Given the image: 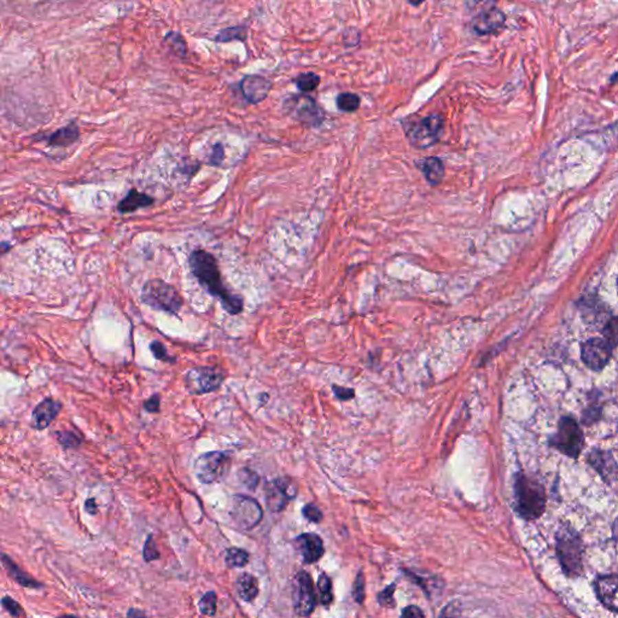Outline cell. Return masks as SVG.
<instances>
[{"label": "cell", "mask_w": 618, "mask_h": 618, "mask_svg": "<svg viewBox=\"0 0 618 618\" xmlns=\"http://www.w3.org/2000/svg\"><path fill=\"white\" fill-rule=\"evenodd\" d=\"M1 563L4 565V568L8 571L9 576L15 581L16 584H19L22 587H25V588L38 589L43 587L41 584H39L38 581H35L32 576L25 574V571L21 569L20 566L10 557H8L5 553L1 554Z\"/></svg>", "instance_id": "44dd1931"}, {"label": "cell", "mask_w": 618, "mask_h": 618, "mask_svg": "<svg viewBox=\"0 0 618 618\" xmlns=\"http://www.w3.org/2000/svg\"><path fill=\"white\" fill-rule=\"evenodd\" d=\"M516 509L525 518L531 520L539 518L546 506V494L542 485L530 476L520 474L514 485Z\"/></svg>", "instance_id": "7a4b0ae2"}, {"label": "cell", "mask_w": 618, "mask_h": 618, "mask_svg": "<svg viewBox=\"0 0 618 618\" xmlns=\"http://www.w3.org/2000/svg\"><path fill=\"white\" fill-rule=\"evenodd\" d=\"M318 589L320 594V602L322 605H330L333 599L332 594V582L331 579L327 574H322L318 580Z\"/></svg>", "instance_id": "4dcf8cb0"}, {"label": "cell", "mask_w": 618, "mask_h": 618, "mask_svg": "<svg viewBox=\"0 0 618 618\" xmlns=\"http://www.w3.org/2000/svg\"><path fill=\"white\" fill-rule=\"evenodd\" d=\"M617 289H618V280H617Z\"/></svg>", "instance_id": "681fc988"}, {"label": "cell", "mask_w": 618, "mask_h": 618, "mask_svg": "<svg viewBox=\"0 0 618 618\" xmlns=\"http://www.w3.org/2000/svg\"><path fill=\"white\" fill-rule=\"evenodd\" d=\"M557 551L563 570L569 576H577L582 570V544L579 535L570 528L559 530Z\"/></svg>", "instance_id": "8992f818"}, {"label": "cell", "mask_w": 618, "mask_h": 618, "mask_svg": "<svg viewBox=\"0 0 618 618\" xmlns=\"http://www.w3.org/2000/svg\"><path fill=\"white\" fill-rule=\"evenodd\" d=\"M143 558L146 563H150V562L159 558V549L156 547V542L153 540V535H148V540L145 541L143 549Z\"/></svg>", "instance_id": "8d00e7d4"}, {"label": "cell", "mask_w": 618, "mask_h": 618, "mask_svg": "<svg viewBox=\"0 0 618 618\" xmlns=\"http://www.w3.org/2000/svg\"><path fill=\"white\" fill-rule=\"evenodd\" d=\"M604 340L613 348L618 346V317L613 318L604 327Z\"/></svg>", "instance_id": "d6a6232c"}, {"label": "cell", "mask_w": 618, "mask_h": 618, "mask_svg": "<svg viewBox=\"0 0 618 618\" xmlns=\"http://www.w3.org/2000/svg\"><path fill=\"white\" fill-rule=\"evenodd\" d=\"M85 509H86V512L89 514H97V511H98V507H97V504H96V500L93 498H89V499L86 500V503H85Z\"/></svg>", "instance_id": "bcb514c9"}, {"label": "cell", "mask_w": 618, "mask_h": 618, "mask_svg": "<svg viewBox=\"0 0 618 618\" xmlns=\"http://www.w3.org/2000/svg\"><path fill=\"white\" fill-rule=\"evenodd\" d=\"M1 606L5 610L6 613H10V616H12V617L25 616L23 608L16 602L15 599H12L11 597L5 595L4 598L1 599Z\"/></svg>", "instance_id": "74e56055"}, {"label": "cell", "mask_w": 618, "mask_h": 618, "mask_svg": "<svg viewBox=\"0 0 618 618\" xmlns=\"http://www.w3.org/2000/svg\"><path fill=\"white\" fill-rule=\"evenodd\" d=\"M272 86V81L261 75H247L239 84L243 97L249 104H258L267 98Z\"/></svg>", "instance_id": "4fadbf2b"}, {"label": "cell", "mask_w": 618, "mask_h": 618, "mask_svg": "<svg viewBox=\"0 0 618 618\" xmlns=\"http://www.w3.org/2000/svg\"><path fill=\"white\" fill-rule=\"evenodd\" d=\"M231 467V455L228 452H209L198 456L193 464V474L203 485H213L225 480Z\"/></svg>", "instance_id": "5b68a950"}, {"label": "cell", "mask_w": 618, "mask_h": 618, "mask_svg": "<svg viewBox=\"0 0 618 618\" xmlns=\"http://www.w3.org/2000/svg\"><path fill=\"white\" fill-rule=\"evenodd\" d=\"M402 616L404 617H426V613H423V610L416 605H410V606L404 608Z\"/></svg>", "instance_id": "f6af8a7d"}, {"label": "cell", "mask_w": 618, "mask_h": 618, "mask_svg": "<svg viewBox=\"0 0 618 618\" xmlns=\"http://www.w3.org/2000/svg\"><path fill=\"white\" fill-rule=\"evenodd\" d=\"M62 410V404L60 401L54 399H44L35 406L34 410L32 413L30 426L35 430H44L47 426L55 421L58 413Z\"/></svg>", "instance_id": "5bb4252c"}, {"label": "cell", "mask_w": 618, "mask_h": 618, "mask_svg": "<svg viewBox=\"0 0 618 618\" xmlns=\"http://www.w3.org/2000/svg\"><path fill=\"white\" fill-rule=\"evenodd\" d=\"M294 82L296 84L298 89H301L302 92H312L320 85V78H319V75L309 71V73L297 75L296 78L294 79Z\"/></svg>", "instance_id": "f1b7e54d"}, {"label": "cell", "mask_w": 618, "mask_h": 618, "mask_svg": "<svg viewBox=\"0 0 618 618\" xmlns=\"http://www.w3.org/2000/svg\"><path fill=\"white\" fill-rule=\"evenodd\" d=\"M217 604H218V595L213 591H209L199 600L198 608L201 613L206 616H214L217 613Z\"/></svg>", "instance_id": "f546056e"}, {"label": "cell", "mask_w": 618, "mask_h": 618, "mask_svg": "<svg viewBox=\"0 0 618 618\" xmlns=\"http://www.w3.org/2000/svg\"><path fill=\"white\" fill-rule=\"evenodd\" d=\"M225 563L228 568H244L249 563V553L245 549L231 547L226 549Z\"/></svg>", "instance_id": "4316f807"}, {"label": "cell", "mask_w": 618, "mask_h": 618, "mask_svg": "<svg viewBox=\"0 0 618 618\" xmlns=\"http://www.w3.org/2000/svg\"><path fill=\"white\" fill-rule=\"evenodd\" d=\"M337 107L338 109L344 113H353L360 108L362 99L355 93L351 92H343L337 96Z\"/></svg>", "instance_id": "83f0119b"}, {"label": "cell", "mask_w": 618, "mask_h": 618, "mask_svg": "<svg viewBox=\"0 0 618 618\" xmlns=\"http://www.w3.org/2000/svg\"><path fill=\"white\" fill-rule=\"evenodd\" d=\"M263 509L256 500L245 495H234L230 509V517L239 529H254L263 520Z\"/></svg>", "instance_id": "9c48e42d"}, {"label": "cell", "mask_w": 618, "mask_h": 618, "mask_svg": "<svg viewBox=\"0 0 618 618\" xmlns=\"http://www.w3.org/2000/svg\"><path fill=\"white\" fill-rule=\"evenodd\" d=\"M316 606V593L312 577L300 571L294 581V608L297 615L309 616Z\"/></svg>", "instance_id": "30bf717a"}, {"label": "cell", "mask_w": 618, "mask_h": 618, "mask_svg": "<svg viewBox=\"0 0 618 618\" xmlns=\"http://www.w3.org/2000/svg\"><path fill=\"white\" fill-rule=\"evenodd\" d=\"M164 44L168 47L174 56L179 58H185L188 56V46L186 40L179 32H168L164 35Z\"/></svg>", "instance_id": "cb8c5ba5"}, {"label": "cell", "mask_w": 618, "mask_h": 618, "mask_svg": "<svg viewBox=\"0 0 618 618\" xmlns=\"http://www.w3.org/2000/svg\"><path fill=\"white\" fill-rule=\"evenodd\" d=\"M297 552L300 553L303 562L312 564L318 562L324 554V544L317 534H302L295 540Z\"/></svg>", "instance_id": "2e32d148"}, {"label": "cell", "mask_w": 618, "mask_h": 618, "mask_svg": "<svg viewBox=\"0 0 618 618\" xmlns=\"http://www.w3.org/2000/svg\"><path fill=\"white\" fill-rule=\"evenodd\" d=\"M302 512H303V516L306 517L307 520L314 522V523H319L322 520V511L318 509L316 505H306L302 509Z\"/></svg>", "instance_id": "b9f144b4"}, {"label": "cell", "mask_w": 618, "mask_h": 618, "mask_svg": "<svg viewBox=\"0 0 618 618\" xmlns=\"http://www.w3.org/2000/svg\"><path fill=\"white\" fill-rule=\"evenodd\" d=\"M225 159V148L221 143H215L212 148V153L209 156L208 164L214 167H220Z\"/></svg>", "instance_id": "60d3db41"}, {"label": "cell", "mask_w": 618, "mask_h": 618, "mask_svg": "<svg viewBox=\"0 0 618 618\" xmlns=\"http://www.w3.org/2000/svg\"><path fill=\"white\" fill-rule=\"evenodd\" d=\"M589 461H591L592 466H594L597 471H599V474L603 476L604 480L610 482V481H613L616 478L617 465H616V463H615V460L613 459V456L610 455V453L594 452L593 454L591 455Z\"/></svg>", "instance_id": "7402d4cb"}, {"label": "cell", "mask_w": 618, "mask_h": 618, "mask_svg": "<svg viewBox=\"0 0 618 618\" xmlns=\"http://www.w3.org/2000/svg\"><path fill=\"white\" fill-rule=\"evenodd\" d=\"M445 119L441 114H431L417 121L404 122V129L410 143L418 148H430L441 138Z\"/></svg>", "instance_id": "277c9868"}, {"label": "cell", "mask_w": 618, "mask_h": 618, "mask_svg": "<svg viewBox=\"0 0 618 618\" xmlns=\"http://www.w3.org/2000/svg\"><path fill=\"white\" fill-rule=\"evenodd\" d=\"M549 443L571 458H577L584 445V435L580 426L569 417H564L559 421L558 430Z\"/></svg>", "instance_id": "ba28073f"}, {"label": "cell", "mask_w": 618, "mask_h": 618, "mask_svg": "<svg viewBox=\"0 0 618 618\" xmlns=\"http://www.w3.org/2000/svg\"><path fill=\"white\" fill-rule=\"evenodd\" d=\"M159 406H161V397L159 394H155L144 402V410L148 413H159Z\"/></svg>", "instance_id": "7bdbcfd3"}, {"label": "cell", "mask_w": 618, "mask_h": 618, "mask_svg": "<svg viewBox=\"0 0 618 618\" xmlns=\"http://www.w3.org/2000/svg\"><path fill=\"white\" fill-rule=\"evenodd\" d=\"M153 202L155 199L151 196L140 192L137 188H131L118 204V212L121 214L133 213L138 209L148 208L153 206Z\"/></svg>", "instance_id": "ac0fdd59"}, {"label": "cell", "mask_w": 618, "mask_h": 618, "mask_svg": "<svg viewBox=\"0 0 618 618\" xmlns=\"http://www.w3.org/2000/svg\"><path fill=\"white\" fill-rule=\"evenodd\" d=\"M80 138V129L75 122L67 124L65 127L55 131L54 133L46 137L47 145L51 148H68L76 143Z\"/></svg>", "instance_id": "ffe728a7"}, {"label": "cell", "mask_w": 618, "mask_h": 618, "mask_svg": "<svg viewBox=\"0 0 618 618\" xmlns=\"http://www.w3.org/2000/svg\"><path fill=\"white\" fill-rule=\"evenodd\" d=\"M287 108L295 119L308 126H319L325 118L317 102L308 96H294L287 100Z\"/></svg>", "instance_id": "8fae6325"}, {"label": "cell", "mask_w": 618, "mask_h": 618, "mask_svg": "<svg viewBox=\"0 0 618 618\" xmlns=\"http://www.w3.org/2000/svg\"><path fill=\"white\" fill-rule=\"evenodd\" d=\"M412 6H419L426 1V0H407Z\"/></svg>", "instance_id": "7dc6e473"}, {"label": "cell", "mask_w": 618, "mask_h": 618, "mask_svg": "<svg viewBox=\"0 0 618 618\" xmlns=\"http://www.w3.org/2000/svg\"><path fill=\"white\" fill-rule=\"evenodd\" d=\"M266 500H267L268 509L273 512H280L287 507V503L290 501V499L278 488L274 482L268 485Z\"/></svg>", "instance_id": "d4e9b609"}, {"label": "cell", "mask_w": 618, "mask_h": 618, "mask_svg": "<svg viewBox=\"0 0 618 618\" xmlns=\"http://www.w3.org/2000/svg\"><path fill=\"white\" fill-rule=\"evenodd\" d=\"M279 489L282 490L284 494L287 495L289 499L292 500L297 495V485L294 481L287 478V477H280L277 480L273 481Z\"/></svg>", "instance_id": "d590c367"}, {"label": "cell", "mask_w": 618, "mask_h": 618, "mask_svg": "<svg viewBox=\"0 0 618 618\" xmlns=\"http://www.w3.org/2000/svg\"><path fill=\"white\" fill-rule=\"evenodd\" d=\"M142 301L156 311L178 316L183 308L184 300L170 284L153 278L144 284Z\"/></svg>", "instance_id": "3957f363"}, {"label": "cell", "mask_w": 618, "mask_h": 618, "mask_svg": "<svg viewBox=\"0 0 618 618\" xmlns=\"http://www.w3.org/2000/svg\"><path fill=\"white\" fill-rule=\"evenodd\" d=\"M56 439L65 448H76L82 443V437L74 431L65 430L55 432Z\"/></svg>", "instance_id": "1f68e13d"}, {"label": "cell", "mask_w": 618, "mask_h": 618, "mask_svg": "<svg viewBox=\"0 0 618 618\" xmlns=\"http://www.w3.org/2000/svg\"><path fill=\"white\" fill-rule=\"evenodd\" d=\"M595 589L600 602L606 608L618 613V576L604 575L597 579Z\"/></svg>", "instance_id": "e0dca14e"}, {"label": "cell", "mask_w": 618, "mask_h": 618, "mask_svg": "<svg viewBox=\"0 0 618 618\" xmlns=\"http://www.w3.org/2000/svg\"><path fill=\"white\" fill-rule=\"evenodd\" d=\"M247 36V28L245 25H234L220 30L219 34L214 38L215 43H231L234 40L245 41Z\"/></svg>", "instance_id": "484cf974"}, {"label": "cell", "mask_w": 618, "mask_h": 618, "mask_svg": "<svg viewBox=\"0 0 618 618\" xmlns=\"http://www.w3.org/2000/svg\"><path fill=\"white\" fill-rule=\"evenodd\" d=\"M226 378L221 368L212 366L193 367L185 375L186 390L192 395H203L218 390Z\"/></svg>", "instance_id": "52a82bcc"}, {"label": "cell", "mask_w": 618, "mask_h": 618, "mask_svg": "<svg viewBox=\"0 0 618 618\" xmlns=\"http://www.w3.org/2000/svg\"><path fill=\"white\" fill-rule=\"evenodd\" d=\"M236 591L238 597L242 599L243 602L250 603L258 594V581L255 576L244 573L238 576L236 581Z\"/></svg>", "instance_id": "603a6c76"}, {"label": "cell", "mask_w": 618, "mask_h": 618, "mask_svg": "<svg viewBox=\"0 0 618 618\" xmlns=\"http://www.w3.org/2000/svg\"><path fill=\"white\" fill-rule=\"evenodd\" d=\"M190 268L198 283L202 285L212 296L217 297L221 302L223 309L230 316H238L244 309L243 297L230 291L221 280V272L219 263L213 254L196 249L188 257Z\"/></svg>", "instance_id": "6da1fadb"}, {"label": "cell", "mask_w": 618, "mask_h": 618, "mask_svg": "<svg viewBox=\"0 0 618 618\" xmlns=\"http://www.w3.org/2000/svg\"><path fill=\"white\" fill-rule=\"evenodd\" d=\"M613 349L605 340L592 338L582 346V360L589 368L599 371L608 365Z\"/></svg>", "instance_id": "7c38bea8"}, {"label": "cell", "mask_w": 618, "mask_h": 618, "mask_svg": "<svg viewBox=\"0 0 618 618\" xmlns=\"http://www.w3.org/2000/svg\"><path fill=\"white\" fill-rule=\"evenodd\" d=\"M150 351L153 353V356L159 360V362H170L173 364L175 362L173 356H170L167 351V348L159 341H153L150 344Z\"/></svg>", "instance_id": "e575fe53"}, {"label": "cell", "mask_w": 618, "mask_h": 618, "mask_svg": "<svg viewBox=\"0 0 618 618\" xmlns=\"http://www.w3.org/2000/svg\"><path fill=\"white\" fill-rule=\"evenodd\" d=\"M332 390L335 393V395L340 400L346 401L351 400L355 395V391L351 388H343V386H332Z\"/></svg>", "instance_id": "ee69618b"}, {"label": "cell", "mask_w": 618, "mask_h": 618, "mask_svg": "<svg viewBox=\"0 0 618 618\" xmlns=\"http://www.w3.org/2000/svg\"><path fill=\"white\" fill-rule=\"evenodd\" d=\"M396 589V584H390V586H388L383 592L378 594V603L381 604L382 606H386V608H394L395 606V599H394V593H395Z\"/></svg>", "instance_id": "f35d334b"}, {"label": "cell", "mask_w": 618, "mask_h": 618, "mask_svg": "<svg viewBox=\"0 0 618 618\" xmlns=\"http://www.w3.org/2000/svg\"><path fill=\"white\" fill-rule=\"evenodd\" d=\"M238 478L241 481L243 485H245L247 489L254 490L258 485L260 477L257 476L256 472L249 470V469H242L238 472Z\"/></svg>", "instance_id": "836d02e7"}, {"label": "cell", "mask_w": 618, "mask_h": 618, "mask_svg": "<svg viewBox=\"0 0 618 618\" xmlns=\"http://www.w3.org/2000/svg\"><path fill=\"white\" fill-rule=\"evenodd\" d=\"M417 167L419 168L426 181L431 186H436L442 181L445 177V164L439 157H426L417 159Z\"/></svg>", "instance_id": "d6986e66"}, {"label": "cell", "mask_w": 618, "mask_h": 618, "mask_svg": "<svg viewBox=\"0 0 618 618\" xmlns=\"http://www.w3.org/2000/svg\"><path fill=\"white\" fill-rule=\"evenodd\" d=\"M506 22V16L503 11L496 8H490L487 10L481 11L472 21V30L476 34L488 35L495 33L496 30L503 28Z\"/></svg>", "instance_id": "9a60e30c"}, {"label": "cell", "mask_w": 618, "mask_h": 618, "mask_svg": "<svg viewBox=\"0 0 618 618\" xmlns=\"http://www.w3.org/2000/svg\"><path fill=\"white\" fill-rule=\"evenodd\" d=\"M129 616H133V615H144V613H139V611H134V610H129V613H127Z\"/></svg>", "instance_id": "c3c4849f"}, {"label": "cell", "mask_w": 618, "mask_h": 618, "mask_svg": "<svg viewBox=\"0 0 618 618\" xmlns=\"http://www.w3.org/2000/svg\"><path fill=\"white\" fill-rule=\"evenodd\" d=\"M353 597L359 604H362L365 599V576L362 571L356 576L355 582L353 584Z\"/></svg>", "instance_id": "ab89813d"}]
</instances>
